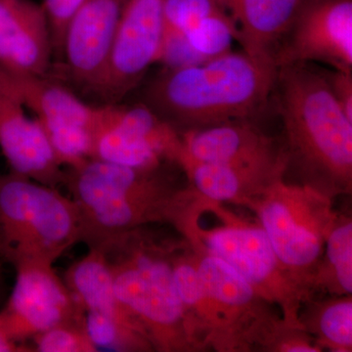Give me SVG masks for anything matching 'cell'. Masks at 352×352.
Here are the masks:
<instances>
[{
  "label": "cell",
  "instance_id": "cell-14",
  "mask_svg": "<svg viewBox=\"0 0 352 352\" xmlns=\"http://www.w3.org/2000/svg\"><path fill=\"white\" fill-rule=\"evenodd\" d=\"M0 149L11 171L58 188L66 173L45 134L0 69Z\"/></svg>",
  "mask_w": 352,
  "mask_h": 352
},
{
  "label": "cell",
  "instance_id": "cell-4",
  "mask_svg": "<svg viewBox=\"0 0 352 352\" xmlns=\"http://www.w3.org/2000/svg\"><path fill=\"white\" fill-rule=\"evenodd\" d=\"M179 244L157 240L141 227L91 248L105 254L116 295L142 324L157 351H201L173 278Z\"/></svg>",
  "mask_w": 352,
  "mask_h": 352
},
{
  "label": "cell",
  "instance_id": "cell-27",
  "mask_svg": "<svg viewBox=\"0 0 352 352\" xmlns=\"http://www.w3.org/2000/svg\"><path fill=\"white\" fill-rule=\"evenodd\" d=\"M87 0H43V6L50 20L54 44L55 60H56L62 36L67 23L76 9Z\"/></svg>",
  "mask_w": 352,
  "mask_h": 352
},
{
  "label": "cell",
  "instance_id": "cell-1",
  "mask_svg": "<svg viewBox=\"0 0 352 352\" xmlns=\"http://www.w3.org/2000/svg\"><path fill=\"white\" fill-rule=\"evenodd\" d=\"M273 96L283 124L287 171L332 199L352 188V120L333 98L322 69L278 68Z\"/></svg>",
  "mask_w": 352,
  "mask_h": 352
},
{
  "label": "cell",
  "instance_id": "cell-6",
  "mask_svg": "<svg viewBox=\"0 0 352 352\" xmlns=\"http://www.w3.org/2000/svg\"><path fill=\"white\" fill-rule=\"evenodd\" d=\"M78 242L82 219L73 199L14 171L0 175V258L15 270L53 265Z\"/></svg>",
  "mask_w": 352,
  "mask_h": 352
},
{
  "label": "cell",
  "instance_id": "cell-28",
  "mask_svg": "<svg viewBox=\"0 0 352 352\" xmlns=\"http://www.w3.org/2000/svg\"><path fill=\"white\" fill-rule=\"evenodd\" d=\"M329 89L338 105L352 120V72L322 69Z\"/></svg>",
  "mask_w": 352,
  "mask_h": 352
},
{
  "label": "cell",
  "instance_id": "cell-15",
  "mask_svg": "<svg viewBox=\"0 0 352 352\" xmlns=\"http://www.w3.org/2000/svg\"><path fill=\"white\" fill-rule=\"evenodd\" d=\"M54 61L52 32L43 3L0 0V69L10 76H47Z\"/></svg>",
  "mask_w": 352,
  "mask_h": 352
},
{
  "label": "cell",
  "instance_id": "cell-8",
  "mask_svg": "<svg viewBox=\"0 0 352 352\" xmlns=\"http://www.w3.org/2000/svg\"><path fill=\"white\" fill-rule=\"evenodd\" d=\"M92 159L132 168L178 166L179 132L144 103L98 104Z\"/></svg>",
  "mask_w": 352,
  "mask_h": 352
},
{
  "label": "cell",
  "instance_id": "cell-23",
  "mask_svg": "<svg viewBox=\"0 0 352 352\" xmlns=\"http://www.w3.org/2000/svg\"><path fill=\"white\" fill-rule=\"evenodd\" d=\"M183 38L199 61H208L231 52L234 41H237V28L221 8L201 19Z\"/></svg>",
  "mask_w": 352,
  "mask_h": 352
},
{
  "label": "cell",
  "instance_id": "cell-26",
  "mask_svg": "<svg viewBox=\"0 0 352 352\" xmlns=\"http://www.w3.org/2000/svg\"><path fill=\"white\" fill-rule=\"evenodd\" d=\"M34 351L95 352L98 351L85 330V322H69L55 326L34 336Z\"/></svg>",
  "mask_w": 352,
  "mask_h": 352
},
{
  "label": "cell",
  "instance_id": "cell-9",
  "mask_svg": "<svg viewBox=\"0 0 352 352\" xmlns=\"http://www.w3.org/2000/svg\"><path fill=\"white\" fill-rule=\"evenodd\" d=\"M186 241L199 276L223 322L226 351H249L261 346L271 329L282 317L272 310L258 291L228 263L214 256L196 238Z\"/></svg>",
  "mask_w": 352,
  "mask_h": 352
},
{
  "label": "cell",
  "instance_id": "cell-13",
  "mask_svg": "<svg viewBox=\"0 0 352 352\" xmlns=\"http://www.w3.org/2000/svg\"><path fill=\"white\" fill-rule=\"evenodd\" d=\"M124 0H87L65 27L60 78L94 94L107 69Z\"/></svg>",
  "mask_w": 352,
  "mask_h": 352
},
{
  "label": "cell",
  "instance_id": "cell-3",
  "mask_svg": "<svg viewBox=\"0 0 352 352\" xmlns=\"http://www.w3.org/2000/svg\"><path fill=\"white\" fill-rule=\"evenodd\" d=\"M278 69L231 52L164 68L147 85L143 103L178 132L227 120L252 119L267 105Z\"/></svg>",
  "mask_w": 352,
  "mask_h": 352
},
{
  "label": "cell",
  "instance_id": "cell-16",
  "mask_svg": "<svg viewBox=\"0 0 352 352\" xmlns=\"http://www.w3.org/2000/svg\"><path fill=\"white\" fill-rule=\"evenodd\" d=\"M185 156L201 163L252 164L287 161L283 145L252 119L227 120L179 132Z\"/></svg>",
  "mask_w": 352,
  "mask_h": 352
},
{
  "label": "cell",
  "instance_id": "cell-7",
  "mask_svg": "<svg viewBox=\"0 0 352 352\" xmlns=\"http://www.w3.org/2000/svg\"><path fill=\"white\" fill-rule=\"evenodd\" d=\"M249 208L256 212L280 263L310 298L326 239L338 217L332 199L283 178Z\"/></svg>",
  "mask_w": 352,
  "mask_h": 352
},
{
  "label": "cell",
  "instance_id": "cell-12",
  "mask_svg": "<svg viewBox=\"0 0 352 352\" xmlns=\"http://www.w3.org/2000/svg\"><path fill=\"white\" fill-rule=\"evenodd\" d=\"M277 68L322 63L352 72V0H307L278 51Z\"/></svg>",
  "mask_w": 352,
  "mask_h": 352
},
{
  "label": "cell",
  "instance_id": "cell-5",
  "mask_svg": "<svg viewBox=\"0 0 352 352\" xmlns=\"http://www.w3.org/2000/svg\"><path fill=\"white\" fill-rule=\"evenodd\" d=\"M173 227L182 236L196 238L237 271L279 310L287 325L305 330L300 315L303 303L309 302L310 298L280 263L258 221L240 217L222 203L198 196Z\"/></svg>",
  "mask_w": 352,
  "mask_h": 352
},
{
  "label": "cell",
  "instance_id": "cell-11",
  "mask_svg": "<svg viewBox=\"0 0 352 352\" xmlns=\"http://www.w3.org/2000/svg\"><path fill=\"white\" fill-rule=\"evenodd\" d=\"M0 310V331L17 344L69 322H85V312L53 265H25Z\"/></svg>",
  "mask_w": 352,
  "mask_h": 352
},
{
  "label": "cell",
  "instance_id": "cell-24",
  "mask_svg": "<svg viewBox=\"0 0 352 352\" xmlns=\"http://www.w3.org/2000/svg\"><path fill=\"white\" fill-rule=\"evenodd\" d=\"M85 330L97 349L113 351H154L145 336L94 312H85Z\"/></svg>",
  "mask_w": 352,
  "mask_h": 352
},
{
  "label": "cell",
  "instance_id": "cell-19",
  "mask_svg": "<svg viewBox=\"0 0 352 352\" xmlns=\"http://www.w3.org/2000/svg\"><path fill=\"white\" fill-rule=\"evenodd\" d=\"M6 75L43 131L82 129L94 135L99 105L83 101L50 76Z\"/></svg>",
  "mask_w": 352,
  "mask_h": 352
},
{
  "label": "cell",
  "instance_id": "cell-30",
  "mask_svg": "<svg viewBox=\"0 0 352 352\" xmlns=\"http://www.w3.org/2000/svg\"><path fill=\"white\" fill-rule=\"evenodd\" d=\"M3 274H2L1 267H0V302L3 298L4 293H6V284H4Z\"/></svg>",
  "mask_w": 352,
  "mask_h": 352
},
{
  "label": "cell",
  "instance_id": "cell-20",
  "mask_svg": "<svg viewBox=\"0 0 352 352\" xmlns=\"http://www.w3.org/2000/svg\"><path fill=\"white\" fill-rule=\"evenodd\" d=\"M63 280L85 312L103 315L151 342L142 324L116 295L112 271L100 250L89 249L87 256L69 266Z\"/></svg>",
  "mask_w": 352,
  "mask_h": 352
},
{
  "label": "cell",
  "instance_id": "cell-2",
  "mask_svg": "<svg viewBox=\"0 0 352 352\" xmlns=\"http://www.w3.org/2000/svg\"><path fill=\"white\" fill-rule=\"evenodd\" d=\"M173 166L132 168L89 159L65 170L82 219V242L91 249L148 224L175 226L198 195L188 185L175 184Z\"/></svg>",
  "mask_w": 352,
  "mask_h": 352
},
{
  "label": "cell",
  "instance_id": "cell-29",
  "mask_svg": "<svg viewBox=\"0 0 352 352\" xmlns=\"http://www.w3.org/2000/svg\"><path fill=\"white\" fill-rule=\"evenodd\" d=\"M34 351L32 347L25 346V344H17L12 340L6 337L3 333L0 331V352H30Z\"/></svg>",
  "mask_w": 352,
  "mask_h": 352
},
{
  "label": "cell",
  "instance_id": "cell-22",
  "mask_svg": "<svg viewBox=\"0 0 352 352\" xmlns=\"http://www.w3.org/2000/svg\"><path fill=\"white\" fill-rule=\"evenodd\" d=\"M300 321L323 351H352L351 296H335L329 302L315 305L310 314L300 317Z\"/></svg>",
  "mask_w": 352,
  "mask_h": 352
},
{
  "label": "cell",
  "instance_id": "cell-10",
  "mask_svg": "<svg viewBox=\"0 0 352 352\" xmlns=\"http://www.w3.org/2000/svg\"><path fill=\"white\" fill-rule=\"evenodd\" d=\"M164 0H124L105 76L94 95L120 103L140 85L163 47Z\"/></svg>",
  "mask_w": 352,
  "mask_h": 352
},
{
  "label": "cell",
  "instance_id": "cell-17",
  "mask_svg": "<svg viewBox=\"0 0 352 352\" xmlns=\"http://www.w3.org/2000/svg\"><path fill=\"white\" fill-rule=\"evenodd\" d=\"M178 166L186 176L190 188L206 200L249 208L283 179L287 162L252 164L201 163L182 156Z\"/></svg>",
  "mask_w": 352,
  "mask_h": 352
},
{
  "label": "cell",
  "instance_id": "cell-21",
  "mask_svg": "<svg viewBox=\"0 0 352 352\" xmlns=\"http://www.w3.org/2000/svg\"><path fill=\"white\" fill-rule=\"evenodd\" d=\"M322 289L335 296L352 294V221L338 215L324 245L314 278V291Z\"/></svg>",
  "mask_w": 352,
  "mask_h": 352
},
{
  "label": "cell",
  "instance_id": "cell-25",
  "mask_svg": "<svg viewBox=\"0 0 352 352\" xmlns=\"http://www.w3.org/2000/svg\"><path fill=\"white\" fill-rule=\"evenodd\" d=\"M223 8L217 0H164V36H184L204 18Z\"/></svg>",
  "mask_w": 352,
  "mask_h": 352
},
{
  "label": "cell",
  "instance_id": "cell-18",
  "mask_svg": "<svg viewBox=\"0 0 352 352\" xmlns=\"http://www.w3.org/2000/svg\"><path fill=\"white\" fill-rule=\"evenodd\" d=\"M237 28L248 56L277 68L278 51L307 0H217ZM278 69V68H277Z\"/></svg>",
  "mask_w": 352,
  "mask_h": 352
}]
</instances>
